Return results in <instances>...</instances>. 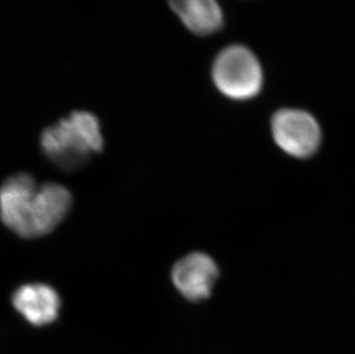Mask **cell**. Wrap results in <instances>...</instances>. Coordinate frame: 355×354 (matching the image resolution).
Segmentation results:
<instances>
[{"label":"cell","instance_id":"obj_6","mask_svg":"<svg viewBox=\"0 0 355 354\" xmlns=\"http://www.w3.org/2000/svg\"><path fill=\"white\" fill-rule=\"evenodd\" d=\"M12 303L17 313L36 327L53 323L60 313V296L47 284H24L15 290Z\"/></svg>","mask_w":355,"mask_h":354},{"label":"cell","instance_id":"obj_4","mask_svg":"<svg viewBox=\"0 0 355 354\" xmlns=\"http://www.w3.org/2000/svg\"><path fill=\"white\" fill-rule=\"evenodd\" d=\"M272 134L285 153L306 159L316 153L322 140L320 124L312 114L299 108H282L272 119Z\"/></svg>","mask_w":355,"mask_h":354},{"label":"cell","instance_id":"obj_7","mask_svg":"<svg viewBox=\"0 0 355 354\" xmlns=\"http://www.w3.org/2000/svg\"><path fill=\"white\" fill-rule=\"evenodd\" d=\"M168 5L192 34L206 37L225 27V13L218 0H168Z\"/></svg>","mask_w":355,"mask_h":354},{"label":"cell","instance_id":"obj_2","mask_svg":"<svg viewBox=\"0 0 355 354\" xmlns=\"http://www.w3.org/2000/svg\"><path fill=\"white\" fill-rule=\"evenodd\" d=\"M104 144L99 119L85 110L73 112L40 135L45 157L67 171L83 167L94 154L103 151Z\"/></svg>","mask_w":355,"mask_h":354},{"label":"cell","instance_id":"obj_3","mask_svg":"<svg viewBox=\"0 0 355 354\" xmlns=\"http://www.w3.org/2000/svg\"><path fill=\"white\" fill-rule=\"evenodd\" d=\"M211 80L232 101H250L261 92L265 74L257 54L241 44L222 49L211 65Z\"/></svg>","mask_w":355,"mask_h":354},{"label":"cell","instance_id":"obj_1","mask_svg":"<svg viewBox=\"0 0 355 354\" xmlns=\"http://www.w3.org/2000/svg\"><path fill=\"white\" fill-rule=\"evenodd\" d=\"M73 197L58 183L38 184L27 173L10 176L0 187V220L24 238L49 235L71 211Z\"/></svg>","mask_w":355,"mask_h":354},{"label":"cell","instance_id":"obj_5","mask_svg":"<svg viewBox=\"0 0 355 354\" xmlns=\"http://www.w3.org/2000/svg\"><path fill=\"white\" fill-rule=\"evenodd\" d=\"M171 278L178 292L189 301H199L209 297L218 278V268L209 255L190 253L176 262Z\"/></svg>","mask_w":355,"mask_h":354}]
</instances>
